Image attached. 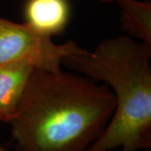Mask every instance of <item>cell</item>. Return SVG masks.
Masks as SVG:
<instances>
[{"label": "cell", "instance_id": "cell-8", "mask_svg": "<svg viewBox=\"0 0 151 151\" xmlns=\"http://www.w3.org/2000/svg\"><path fill=\"white\" fill-rule=\"evenodd\" d=\"M0 151H4V150H1V149H0Z\"/></svg>", "mask_w": 151, "mask_h": 151}, {"label": "cell", "instance_id": "cell-7", "mask_svg": "<svg viewBox=\"0 0 151 151\" xmlns=\"http://www.w3.org/2000/svg\"><path fill=\"white\" fill-rule=\"evenodd\" d=\"M101 1L103 2V3H111V2H113L114 0H101Z\"/></svg>", "mask_w": 151, "mask_h": 151}, {"label": "cell", "instance_id": "cell-1", "mask_svg": "<svg viewBox=\"0 0 151 151\" xmlns=\"http://www.w3.org/2000/svg\"><path fill=\"white\" fill-rule=\"evenodd\" d=\"M115 105L107 85L83 75L34 69L8 124L19 151H86Z\"/></svg>", "mask_w": 151, "mask_h": 151}, {"label": "cell", "instance_id": "cell-4", "mask_svg": "<svg viewBox=\"0 0 151 151\" xmlns=\"http://www.w3.org/2000/svg\"><path fill=\"white\" fill-rule=\"evenodd\" d=\"M34 69L26 59L0 65V122L9 123L15 114Z\"/></svg>", "mask_w": 151, "mask_h": 151}, {"label": "cell", "instance_id": "cell-6", "mask_svg": "<svg viewBox=\"0 0 151 151\" xmlns=\"http://www.w3.org/2000/svg\"><path fill=\"white\" fill-rule=\"evenodd\" d=\"M120 7L122 29L151 45V3L115 0Z\"/></svg>", "mask_w": 151, "mask_h": 151}, {"label": "cell", "instance_id": "cell-2", "mask_svg": "<svg viewBox=\"0 0 151 151\" xmlns=\"http://www.w3.org/2000/svg\"><path fill=\"white\" fill-rule=\"evenodd\" d=\"M151 45L129 36L108 39L94 52L64 57L61 65L113 89L116 105L102 134L86 151L151 149Z\"/></svg>", "mask_w": 151, "mask_h": 151}, {"label": "cell", "instance_id": "cell-5", "mask_svg": "<svg viewBox=\"0 0 151 151\" xmlns=\"http://www.w3.org/2000/svg\"><path fill=\"white\" fill-rule=\"evenodd\" d=\"M25 14L32 27L51 36L65 29L69 5L66 0H29Z\"/></svg>", "mask_w": 151, "mask_h": 151}, {"label": "cell", "instance_id": "cell-3", "mask_svg": "<svg viewBox=\"0 0 151 151\" xmlns=\"http://www.w3.org/2000/svg\"><path fill=\"white\" fill-rule=\"evenodd\" d=\"M86 52L73 41L55 44L50 35L38 31L27 22L17 24L0 17V65L26 59L35 69L56 72L61 70L64 57Z\"/></svg>", "mask_w": 151, "mask_h": 151}]
</instances>
